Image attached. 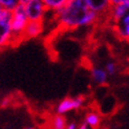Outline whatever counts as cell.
Returning <instances> with one entry per match:
<instances>
[{"label": "cell", "mask_w": 129, "mask_h": 129, "mask_svg": "<svg viewBox=\"0 0 129 129\" xmlns=\"http://www.w3.org/2000/svg\"><path fill=\"white\" fill-rule=\"evenodd\" d=\"M53 15L56 24L66 30L91 26L101 19V16L90 9L84 0H68Z\"/></svg>", "instance_id": "obj_1"}, {"label": "cell", "mask_w": 129, "mask_h": 129, "mask_svg": "<svg viewBox=\"0 0 129 129\" xmlns=\"http://www.w3.org/2000/svg\"><path fill=\"white\" fill-rule=\"evenodd\" d=\"M27 15L25 13L24 6L19 4L16 9L12 11V31H13V45H17L21 41H23V33L28 22Z\"/></svg>", "instance_id": "obj_2"}, {"label": "cell", "mask_w": 129, "mask_h": 129, "mask_svg": "<svg viewBox=\"0 0 129 129\" xmlns=\"http://www.w3.org/2000/svg\"><path fill=\"white\" fill-rule=\"evenodd\" d=\"M12 11L0 9V50L13 45V31L11 25Z\"/></svg>", "instance_id": "obj_3"}, {"label": "cell", "mask_w": 129, "mask_h": 129, "mask_svg": "<svg viewBox=\"0 0 129 129\" xmlns=\"http://www.w3.org/2000/svg\"><path fill=\"white\" fill-rule=\"evenodd\" d=\"M86 98L83 95L77 96H66L61 100L55 107V112L66 115L73 111H78L80 109L84 108L86 105Z\"/></svg>", "instance_id": "obj_4"}, {"label": "cell", "mask_w": 129, "mask_h": 129, "mask_svg": "<svg viewBox=\"0 0 129 129\" xmlns=\"http://www.w3.org/2000/svg\"><path fill=\"white\" fill-rule=\"evenodd\" d=\"M23 6H24L25 13L27 15L28 20L44 21L47 13L49 12L47 6L43 2V0H29Z\"/></svg>", "instance_id": "obj_5"}, {"label": "cell", "mask_w": 129, "mask_h": 129, "mask_svg": "<svg viewBox=\"0 0 129 129\" xmlns=\"http://www.w3.org/2000/svg\"><path fill=\"white\" fill-rule=\"evenodd\" d=\"M44 30V23L43 21H34L29 20L26 24V27L23 33V39L29 40V39H36L43 34Z\"/></svg>", "instance_id": "obj_6"}, {"label": "cell", "mask_w": 129, "mask_h": 129, "mask_svg": "<svg viewBox=\"0 0 129 129\" xmlns=\"http://www.w3.org/2000/svg\"><path fill=\"white\" fill-rule=\"evenodd\" d=\"M114 33L121 40L129 42V12L119 21L112 24Z\"/></svg>", "instance_id": "obj_7"}, {"label": "cell", "mask_w": 129, "mask_h": 129, "mask_svg": "<svg viewBox=\"0 0 129 129\" xmlns=\"http://www.w3.org/2000/svg\"><path fill=\"white\" fill-rule=\"evenodd\" d=\"M92 11L96 14H99L101 17H106L107 13L111 6L110 0H84Z\"/></svg>", "instance_id": "obj_8"}, {"label": "cell", "mask_w": 129, "mask_h": 129, "mask_svg": "<svg viewBox=\"0 0 129 129\" xmlns=\"http://www.w3.org/2000/svg\"><path fill=\"white\" fill-rule=\"evenodd\" d=\"M83 123L86 124V126L89 128H98L100 127L102 123V114L100 111L95 110V109H90L87 110L84 119H83Z\"/></svg>", "instance_id": "obj_9"}, {"label": "cell", "mask_w": 129, "mask_h": 129, "mask_svg": "<svg viewBox=\"0 0 129 129\" xmlns=\"http://www.w3.org/2000/svg\"><path fill=\"white\" fill-rule=\"evenodd\" d=\"M109 75L104 67L92 66L90 68V78L96 85H105L108 82Z\"/></svg>", "instance_id": "obj_10"}, {"label": "cell", "mask_w": 129, "mask_h": 129, "mask_svg": "<svg viewBox=\"0 0 129 129\" xmlns=\"http://www.w3.org/2000/svg\"><path fill=\"white\" fill-rule=\"evenodd\" d=\"M66 125H67V120L65 115L63 114L55 112L48 119V126L53 129H66Z\"/></svg>", "instance_id": "obj_11"}, {"label": "cell", "mask_w": 129, "mask_h": 129, "mask_svg": "<svg viewBox=\"0 0 129 129\" xmlns=\"http://www.w3.org/2000/svg\"><path fill=\"white\" fill-rule=\"evenodd\" d=\"M67 1L68 0H43V2L47 6V9L50 13H55L56 11H58Z\"/></svg>", "instance_id": "obj_12"}, {"label": "cell", "mask_w": 129, "mask_h": 129, "mask_svg": "<svg viewBox=\"0 0 129 129\" xmlns=\"http://www.w3.org/2000/svg\"><path fill=\"white\" fill-rule=\"evenodd\" d=\"M19 4V0H0V8L8 11H13Z\"/></svg>", "instance_id": "obj_13"}, {"label": "cell", "mask_w": 129, "mask_h": 129, "mask_svg": "<svg viewBox=\"0 0 129 129\" xmlns=\"http://www.w3.org/2000/svg\"><path fill=\"white\" fill-rule=\"evenodd\" d=\"M104 68H105V70L107 72V74L109 76H113L118 70V65H117V63L113 62V61H108L105 64Z\"/></svg>", "instance_id": "obj_14"}, {"label": "cell", "mask_w": 129, "mask_h": 129, "mask_svg": "<svg viewBox=\"0 0 129 129\" xmlns=\"http://www.w3.org/2000/svg\"><path fill=\"white\" fill-rule=\"evenodd\" d=\"M77 128H79V124L77 123V122H75V121L68 122V121H67L66 129H77Z\"/></svg>", "instance_id": "obj_15"}, {"label": "cell", "mask_w": 129, "mask_h": 129, "mask_svg": "<svg viewBox=\"0 0 129 129\" xmlns=\"http://www.w3.org/2000/svg\"><path fill=\"white\" fill-rule=\"evenodd\" d=\"M111 4L113 3H125L128 8H129V0H110Z\"/></svg>", "instance_id": "obj_16"}, {"label": "cell", "mask_w": 129, "mask_h": 129, "mask_svg": "<svg viewBox=\"0 0 129 129\" xmlns=\"http://www.w3.org/2000/svg\"><path fill=\"white\" fill-rule=\"evenodd\" d=\"M28 1H29V0H19V3H20L21 5H25Z\"/></svg>", "instance_id": "obj_17"}, {"label": "cell", "mask_w": 129, "mask_h": 129, "mask_svg": "<svg viewBox=\"0 0 129 129\" xmlns=\"http://www.w3.org/2000/svg\"><path fill=\"white\" fill-rule=\"evenodd\" d=\"M0 9H1V8H0Z\"/></svg>", "instance_id": "obj_18"}]
</instances>
